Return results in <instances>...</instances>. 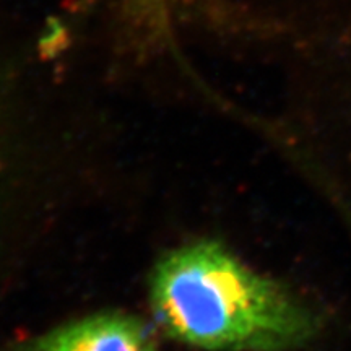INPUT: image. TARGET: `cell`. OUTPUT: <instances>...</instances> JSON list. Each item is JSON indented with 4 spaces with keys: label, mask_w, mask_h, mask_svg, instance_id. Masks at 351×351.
I'll list each match as a JSON object with an SVG mask.
<instances>
[{
    "label": "cell",
    "mask_w": 351,
    "mask_h": 351,
    "mask_svg": "<svg viewBox=\"0 0 351 351\" xmlns=\"http://www.w3.org/2000/svg\"><path fill=\"white\" fill-rule=\"evenodd\" d=\"M19 351H158L142 320L129 314L88 315L44 333Z\"/></svg>",
    "instance_id": "7a4b0ae2"
},
{
    "label": "cell",
    "mask_w": 351,
    "mask_h": 351,
    "mask_svg": "<svg viewBox=\"0 0 351 351\" xmlns=\"http://www.w3.org/2000/svg\"><path fill=\"white\" fill-rule=\"evenodd\" d=\"M150 304L168 335L207 351H298L324 327L322 313L300 289L217 241H197L161 258Z\"/></svg>",
    "instance_id": "6da1fadb"
}]
</instances>
